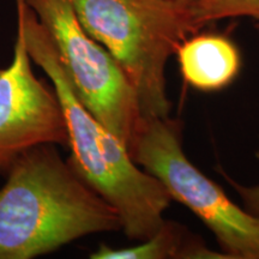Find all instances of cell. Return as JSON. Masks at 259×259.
<instances>
[{"instance_id":"cell-10","label":"cell","mask_w":259,"mask_h":259,"mask_svg":"<svg viewBox=\"0 0 259 259\" xmlns=\"http://www.w3.org/2000/svg\"><path fill=\"white\" fill-rule=\"evenodd\" d=\"M226 178L228 183L232 184L234 190L239 193V196L241 197L245 209L250 211L252 215L259 218V184L252 186H244L235 183L233 179H229V177Z\"/></svg>"},{"instance_id":"cell-4","label":"cell","mask_w":259,"mask_h":259,"mask_svg":"<svg viewBox=\"0 0 259 259\" xmlns=\"http://www.w3.org/2000/svg\"><path fill=\"white\" fill-rule=\"evenodd\" d=\"M128 150L171 199L187 206L208 227L227 258L259 259V218L232 202L218 184L191 163L176 121L169 116L143 118Z\"/></svg>"},{"instance_id":"cell-9","label":"cell","mask_w":259,"mask_h":259,"mask_svg":"<svg viewBox=\"0 0 259 259\" xmlns=\"http://www.w3.org/2000/svg\"><path fill=\"white\" fill-rule=\"evenodd\" d=\"M194 11L203 25L233 17H251L259 22V0H200Z\"/></svg>"},{"instance_id":"cell-6","label":"cell","mask_w":259,"mask_h":259,"mask_svg":"<svg viewBox=\"0 0 259 259\" xmlns=\"http://www.w3.org/2000/svg\"><path fill=\"white\" fill-rule=\"evenodd\" d=\"M31 63L23 29L17 23L12 61L0 70V171L37 145L69 147L59 97L35 76Z\"/></svg>"},{"instance_id":"cell-7","label":"cell","mask_w":259,"mask_h":259,"mask_svg":"<svg viewBox=\"0 0 259 259\" xmlns=\"http://www.w3.org/2000/svg\"><path fill=\"white\" fill-rule=\"evenodd\" d=\"M176 56L185 82L204 93L225 89L235 79L241 66L234 42L219 34L192 35Z\"/></svg>"},{"instance_id":"cell-3","label":"cell","mask_w":259,"mask_h":259,"mask_svg":"<svg viewBox=\"0 0 259 259\" xmlns=\"http://www.w3.org/2000/svg\"><path fill=\"white\" fill-rule=\"evenodd\" d=\"M80 23L118 63L143 118H168L166 66L204 25L174 0H73Z\"/></svg>"},{"instance_id":"cell-11","label":"cell","mask_w":259,"mask_h":259,"mask_svg":"<svg viewBox=\"0 0 259 259\" xmlns=\"http://www.w3.org/2000/svg\"><path fill=\"white\" fill-rule=\"evenodd\" d=\"M174 2L177 3H180V4H184V5H189V6H192V8H194L198 3L200 2V0H174Z\"/></svg>"},{"instance_id":"cell-8","label":"cell","mask_w":259,"mask_h":259,"mask_svg":"<svg viewBox=\"0 0 259 259\" xmlns=\"http://www.w3.org/2000/svg\"><path fill=\"white\" fill-rule=\"evenodd\" d=\"M93 259H170V258H226L204 245L187 240L184 228L177 223L164 221L160 228L141 244L124 248L100 245L90 254Z\"/></svg>"},{"instance_id":"cell-2","label":"cell","mask_w":259,"mask_h":259,"mask_svg":"<svg viewBox=\"0 0 259 259\" xmlns=\"http://www.w3.org/2000/svg\"><path fill=\"white\" fill-rule=\"evenodd\" d=\"M17 23L23 29L32 63L51 79L69 132L72 167L119 213L131 240H144L163 225L170 196L157 179L134 161L128 148L77 96L53 41L23 0H16Z\"/></svg>"},{"instance_id":"cell-1","label":"cell","mask_w":259,"mask_h":259,"mask_svg":"<svg viewBox=\"0 0 259 259\" xmlns=\"http://www.w3.org/2000/svg\"><path fill=\"white\" fill-rule=\"evenodd\" d=\"M54 144L25 151L0 189V259H31L84 236L121 229L119 213Z\"/></svg>"},{"instance_id":"cell-5","label":"cell","mask_w":259,"mask_h":259,"mask_svg":"<svg viewBox=\"0 0 259 259\" xmlns=\"http://www.w3.org/2000/svg\"><path fill=\"white\" fill-rule=\"evenodd\" d=\"M48 32L83 105L130 147L141 124L138 100L118 63L80 23L73 0H23Z\"/></svg>"}]
</instances>
